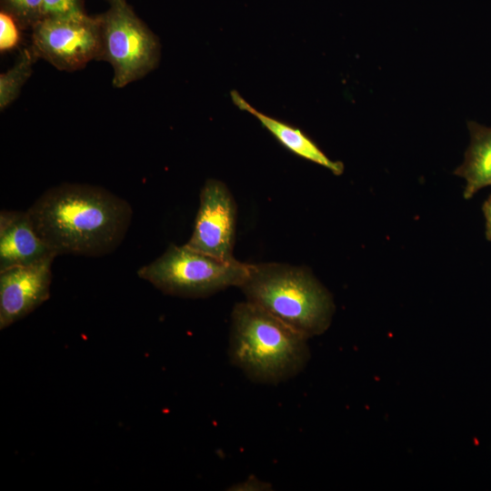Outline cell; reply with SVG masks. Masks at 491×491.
I'll return each mask as SVG.
<instances>
[{
    "mask_svg": "<svg viewBox=\"0 0 491 491\" xmlns=\"http://www.w3.org/2000/svg\"><path fill=\"white\" fill-rule=\"evenodd\" d=\"M26 212L38 236L56 256L112 253L124 240L133 215L125 199L80 183L48 188Z\"/></svg>",
    "mask_w": 491,
    "mask_h": 491,
    "instance_id": "cell-1",
    "label": "cell"
},
{
    "mask_svg": "<svg viewBox=\"0 0 491 491\" xmlns=\"http://www.w3.org/2000/svg\"><path fill=\"white\" fill-rule=\"evenodd\" d=\"M308 339L246 300L231 314L228 356L252 381L276 385L303 371L310 358Z\"/></svg>",
    "mask_w": 491,
    "mask_h": 491,
    "instance_id": "cell-2",
    "label": "cell"
},
{
    "mask_svg": "<svg viewBox=\"0 0 491 491\" xmlns=\"http://www.w3.org/2000/svg\"><path fill=\"white\" fill-rule=\"evenodd\" d=\"M240 288L247 301L309 338L331 324L332 296L308 269L277 263L250 265Z\"/></svg>",
    "mask_w": 491,
    "mask_h": 491,
    "instance_id": "cell-3",
    "label": "cell"
},
{
    "mask_svg": "<svg viewBox=\"0 0 491 491\" xmlns=\"http://www.w3.org/2000/svg\"><path fill=\"white\" fill-rule=\"evenodd\" d=\"M249 266L236 259L221 260L191 249L170 245L151 263L141 266L137 276L166 295L205 297L246 280Z\"/></svg>",
    "mask_w": 491,
    "mask_h": 491,
    "instance_id": "cell-4",
    "label": "cell"
},
{
    "mask_svg": "<svg viewBox=\"0 0 491 491\" xmlns=\"http://www.w3.org/2000/svg\"><path fill=\"white\" fill-rule=\"evenodd\" d=\"M98 16L101 48L97 61L111 65L114 87L123 88L158 66L160 40L126 0L114 1Z\"/></svg>",
    "mask_w": 491,
    "mask_h": 491,
    "instance_id": "cell-5",
    "label": "cell"
},
{
    "mask_svg": "<svg viewBox=\"0 0 491 491\" xmlns=\"http://www.w3.org/2000/svg\"><path fill=\"white\" fill-rule=\"evenodd\" d=\"M31 29L30 47L36 57L60 71H77L97 61L101 48L98 15L43 18Z\"/></svg>",
    "mask_w": 491,
    "mask_h": 491,
    "instance_id": "cell-6",
    "label": "cell"
},
{
    "mask_svg": "<svg viewBox=\"0 0 491 491\" xmlns=\"http://www.w3.org/2000/svg\"><path fill=\"white\" fill-rule=\"evenodd\" d=\"M236 207L226 185L216 179L205 181L188 247L221 260H232Z\"/></svg>",
    "mask_w": 491,
    "mask_h": 491,
    "instance_id": "cell-7",
    "label": "cell"
},
{
    "mask_svg": "<svg viewBox=\"0 0 491 491\" xmlns=\"http://www.w3.org/2000/svg\"><path fill=\"white\" fill-rule=\"evenodd\" d=\"M52 254L34 264L0 271V329L26 316L50 296Z\"/></svg>",
    "mask_w": 491,
    "mask_h": 491,
    "instance_id": "cell-8",
    "label": "cell"
},
{
    "mask_svg": "<svg viewBox=\"0 0 491 491\" xmlns=\"http://www.w3.org/2000/svg\"><path fill=\"white\" fill-rule=\"evenodd\" d=\"M52 254L36 234L26 210H1L0 271L34 264Z\"/></svg>",
    "mask_w": 491,
    "mask_h": 491,
    "instance_id": "cell-9",
    "label": "cell"
},
{
    "mask_svg": "<svg viewBox=\"0 0 491 491\" xmlns=\"http://www.w3.org/2000/svg\"><path fill=\"white\" fill-rule=\"evenodd\" d=\"M230 96L237 108L254 115L287 150L329 169L334 175H339L343 173V163L331 160L301 129L256 110L235 90L230 92Z\"/></svg>",
    "mask_w": 491,
    "mask_h": 491,
    "instance_id": "cell-10",
    "label": "cell"
},
{
    "mask_svg": "<svg viewBox=\"0 0 491 491\" xmlns=\"http://www.w3.org/2000/svg\"><path fill=\"white\" fill-rule=\"evenodd\" d=\"M470 145L463 164L454 174L466 179V199L471 198L483 187L491 185V127L474 121L467 123Z\"/></svg>",
    "mask_w": 491,
    "mask_h": 491,
    "instance_id": "cell-11",
    "label": "cell"
},
{
    "mask_svg": "<svg viewBox=\"0 0 491 491\" xmlns=\"http://www.w3.org/2000/svg\"><path fill=\"white\" fill-rule=\"evenodd\" d=\"M38 58L30 46L23 48L12 67L0 75V110L8 107L20 95L33 74Z\"/></svg>",
    "mask_w": 491,
    "mask_h": 491,
    "instance_id": "cell-12",
    "label": "cell"
},
{
    "mask_svg": "<svg viewBox=\"0 0 491 491\" xmlns=\"http://www.w3.org/2000/svg\"><path fill=\"white\" fill-rule=\"evenodd\" d=\"M43 0H0L1 10L11 15L24 29L32 28L41 19Z\"/></svg>",
    "mask_w": 491,
    "mask_h": 491,
    "instance_id": "cell-13",
    "label": "cell"
},
{
    "mask_svg": "<svg viewBox=\"0 0 491 491\" xmlns=\"http://www.w3.org/2000/svg\"><path fill=\"white\" fill-rule=\"evenodd\" d=\"M86 14L84 0H43L41 19Z\"/></svg>",
    "mask_w": 491,
    "mask_h": 491,
    "instance_id": "cell-14",
    "label": "cell"
},
{
    "mask_svg": "<svg viewBox=\"0 0 491 491\" xmlns=\"http://www.w3.org/2000/svg\"><path fill=\"white\" fill-rule=\"evenodd\" d=\"M21 30L16 20L0 10V51L7 52L17 47L21 42Z\"/></svg>",
    "mask_w": 491,
    "mask_h": 491,
    "instance_id": "cell-15",
    "label": "cell"
},
{
    "mask_svg": "<svg viewBox=\"0 0 491 491\" xmlns=\"http://www.w3.org/2000/svg\"><path fill=\"white\" fill-rule=\"evenodd\" d=\"M483 212L486 217V236L491 240V195L484 203Z\"/></svg>",
    "mask_w": 491,
    "mask_h": 491,
    "instance_id": "cell-16",
    "label": "cell"
},
{
    "mask_svg": "<svg viewBox=\"0 0 491 491\" xmlns=\"http://www.w3.org/2000/svg\"><path fill=\"white\" fill-rule=\"evenodd\" d=\"M105 1H106L108 4H111V3H113V2L115 1V0H105Z\"/></svg>",
    "mask_w": 491,
    "mask_h": 491,
    "instance_id": "cell-17",
    "label": "cell"
}]
</instances>
